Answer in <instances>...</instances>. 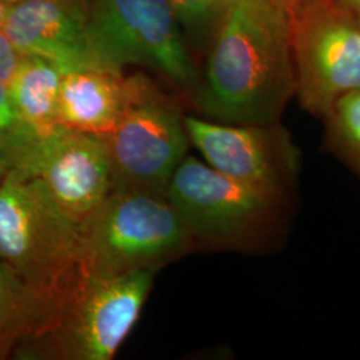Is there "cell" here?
I'll return each instance as SVG.
<instances>
[{"mask_svg": "<svg viewBox=\"0 0 360 360\" xmlns=\"http://www.w3.org/2000/svg\"><path fill=\"white\" fill-rule=\"evenodd\" d=\"M165 193L196 248L275 250L291 230L295 206L231 179L193 156L183 159Z\"/></svg>", "mask_w": 360, "mask_h": 360, "instance_id": "3957f363", "label": "cell"}, {"mask_svg": "<svg viewBox=\"0 0 360 360\" xmlns=\"http://www.w3.org/2000/svg\"><path fill=\"white\" fill-rule=\"evenodd\" d=\"M274 3H276L279 7H282L287 13H290L292 8H295L297 4H300L304 0H272Z\"/></svg>", "mask_w": 360, "mask_h": 360, "instance_id": "ffe728a7", "label": "cell"}, {"mask_svg": "<svg viewBox=\"0 0 360 360\" xmlns=\"http://www.w3.org/2000/svg\"><path fill=\"white\" fill-rule=\"evenodd\" d=\"M22 55L0 28V83L8 84L19 65Z\"/></svg>", "mask_w": 360, "mask_h": 360, "instance_id": "ac0fdd59", "label": "cell"}, {"mask_svg": "<svg viewBox=\"0 0 360 360\" xmlns=\"http://www.w3.org/2000/svg\"><path fill=\"white\" fill-rule=\"evenodd\" d=\"M6 11H7V4H4L3 1H0V28H1V25H3Z\"/></svg>", "mask_w": 360, "mask_h": 360, "instance_id": "603a6c76", "label": "cell"}, {"mask_svg": "<svg viewBox=\"0 0 360 360\" xmlns=\"http://www.w3.org/2000/svg\"><path fill=\"white\" fill-rule=\"evenodd\" d=\"M49 321L44 303L0 260V360L40 334Z\"/></svg>", "mask_w": 360, "mask_h": 360, "instance_id": "5bb4252c", "label": "cell"}, {"mask_svg": "<svg viewBox=\"0 0 360 360\" xmlns=\"http://www.w3.org/2000/svg\"><path fill=\"white\" fill-rule=\"evenodd\" d=\"M154 271L114 276L86 274L65 296L49 327L23 340L16 359L110 360L138 322Z\"/></svg>", "mask_w": 360, "mask_h": 360, "instance_id": "277c9868", "label": "cell"}, {"mask_svg": "<svg viewBox=\"0 0 360 360\" xmlns=\"http://www.w3.org/2000/svg\"><path fill=\"white\" fill-rule=\"evenodd\" d=\"M41 183L52 202L80 229L115 188L103 136L59 127L15 168Z\"/></svg>", "mask_w": 360, "mask_h": 360, "instance_id": "30bf717a", "label": "cell"}, {"mask_svg": "<svg viewBox=\"0 0 360 360\" xmlns=\"http://www.w3.org/2000/svg\"><path fill=\"white\" fill-rule=\"evenodd\" d=\"M80 235L86 271L98 276L154 271L196 248L166 193L131 188H114Z\"/></svg>", "mask_w": 360, "mask_h": 360, "instance_id": "5b68a950", "label": "cell"}, {"mask_svg": "<svg viewBox=\"0 0 360 360\" xmlns=\"http://www.w3.org/2000/svg\"><path fill=\"white\" fill-rule=\"evenodd\" d=\"M324 122L326 150L360 178V91L339 99Z\"/></svg>", "mask_w": 360, "mask_h": 360, "instance_id": "9a60e30c", "label": "cell"}, {"mask_svg": "<svg viewBox=\"0 0 360 360\" xmlns=\"http://www.w3.org/2000/svg\"><path fill=\"white\" fill-rule=\"evenodd\" d=\"M1 30L22 56L44 58L63 72L103 68L91 44L86 7L62 0L7 4Z\"/></svg>", "mask_w": 360, "mask_h": 360, "instance_id": "8fae6325", "label": "cell"}, {"mask_svg": "<svg viewBox=\"0 0 360 360\" xmlns=\"http://www.w3.org/2000/svg\"><path fill=\"white\" fill-rule=\"evenodd\" d=\"M184 124L190 142L208 166L295 206L300 151L281 123L229 124L184 116Z\"/></svg>", "mask_w": 360, "mask_h": 360, "instance_id": "9c48e42d", "label": "cell"}, {"mask_svg": "<svg viewBox=\"0 0 360 360\" xmlns=\"http://www.w3.org/2000/svg\"><path fill=\"white\" fill-rule=\"evenodd\" d=\"M63 71L40 56H22L8 90L27 123L46 138L59 127L58 99Z\"/></svg>", "mask_w": 360, "mask_h": 360, "instance_id": "4fadbf2b", "label": "cell"}, {"mask_svg": "<svg viewBox=\"0 0 360 360\" xmlns=\"http://www.w3.org/2000/svg\"><path fill=\"white\" fill-rule=\"evenodd\" d=\"M288 15L295 98L324 120L339 99L360 91V16L338 0H304Z\"/></svg>", "mask_w": 360, "mask_h": 360, "instance_id": "52a82bcc", "label": "cell"}, {"mask_svg": "<svg viewBox=\"0 0 360 360\" xmlns=\"http://www.w3.org/2000/svg\"><path fill=\"white\" fill-rule=\"evenodd\" d=\"M338 1L343 4L349 11L360 16V0H338Z\"/></svg>", "mask_w": 360, "mask_h": 360, "instance_id": "44dd1931", "label": "cell"}, {"mask_svg": "<svg viewBox=\"0 0 360 360\" xmlns=\"http://www.w3.org/2000/svg\"><path fill=\"white\" fill-rule=\"evenodd\" d=\"M0 260L44 303L46 328L87 274L80 229L37 178L18 169L0 181Z\"/></svg>", "mask_w": 360, "mask_h": 360, "instance_id": "7a4b0ae2", "label": "cell"}, {"mask_svg": "<svg viewBox=\"0 0 360 360\" xmlns=\"http://www.w3.org/2000/svg\"><path fill=\"white\" fill-rule=\"evenodd\" d=\"M13 169V160L11 155L8 154L7 151H4L0 147V181L4 179V176Z\"/></svg>", "mask_w": 360, "mask_h": 360, "instance_id": "d6986e66", "label": "cell"}, {"mask_svg": "<svg viewBox=\"0 0 360 360\" xmlns=\"http://www.w3.org/2000/svg\"><path fill=\"white\" fill-rule=\"evenodd\" d=\"M40 139L19 112L8 86L0 83V147L11 155L13 169L26 160Z\"/></svg>", "mask_w": 360, "mask_h": 360, "instance_id": "2e32d148", "label": "cell"}, {"mask_svg": "<svg viewBox=\"0 0 360 360\" xmlns=\"http://www.w3.org/2000/svg\"><path fill=\"white\" fill-rule=\"evenodd\" d=\"M124 98V77L104 68H80L63 74L58 120L65 129L108 135L116 126Z\"/></svg>", "mask_w": 360, "mask_h": 360, "instance_id": "7c38bea8", "label": "cell"}, {"mask_svg": "<svg viewBox=\"0 0 360 360\" xmlns=\"http://www.w3.org/2000/svg\"><path fill=\"white\" fill-rule=\"evenodd\" d=\"M296 79L290 15L272 0H227L196 103L229 124L279 123Z\"/></svg>", "mask_w": 360, "mask_h": 360, "instance_id": "6da1fadb", "label": "cell"}, {"mask_svg": "<svg viewBox=\"0 0 360 360\" xmlns=\"http://www.w3.org/2000/svg\"><path fill=\"white\" fill-rule=\"evenodd\" d=\"M103 138L115 188L159 193H166L190 143L179 107L142 74L124 77L120 115Z\"/></svg>", "mask_w": 360, "mask_h": 360, "instance_id": "8992f818", "label": "cell"}, {"mask_svg": "<svg viewBox=\"0 0 360 360\" xmlns=\"http://www.w3.org/2000/svg\"><path fill=\"white\" fill-rule=\"evenodd\" d=\"M0 1H3L4 4H13V3L23 1V0H0ZM62 1H67V3H72V4H77V6H82V7H86V0H62Z\"/></svg>", "mask_w": 360, "mask_h": 360, "instance_id": "7402d4cb", "label": "cell"}, {"mask_svg": "<svg viewBox=\"0 0 360 360\" xmlns=\"http://www.w3.org/2000/svg\"><path fill=\"white\" fill-rule=\"evenodd\" d=\"M181 30L195 37L214 32L227 0H167Z\"/></svg>", "mask_w": 360, "mask_h": 360, "instance_id": "e0dca14e", "label": "cell"}, {"mask_svg": "<svg viewBox=\"0 0 360 360\" xmlns=\"http://www.w3.org/2000/svg\"><path fill=\"white\" fill-rule=\"evenodd\" d=\"M91 44L101 65L153 67L184 90L193 86L183 30L167 0H86Z\"/></svg>", "mask_w": 360, "mask_h": 360, "instance_id": "ba28073f", "label": "cell"}]
</instances>
